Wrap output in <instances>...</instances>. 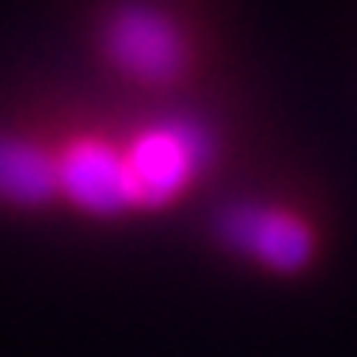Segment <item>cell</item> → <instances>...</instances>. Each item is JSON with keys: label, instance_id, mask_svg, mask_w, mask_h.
Segmentation results:
<instances>
[{"label": "cell", "instance_id": "4", "mask_svg": "<svg viewBox=\"0 0 357 357\" xmlns=\"http://www.w3.org/2000/svg\"><path fill=\"white\" fill-rule=\"evenodd\" d=\"M220 240L236 255L274 274H301L319 255V232L304 213L285 206H236L220 217Z\"/></svg>", "mask_w": 357, "mask_h": 357}, {"label": "cell", "instance_id": "1", "mask_svg": "<svg viewBox=\"0 0 357 357\" xmlns=\"http://www.w3.org/2000/svg\"><path fill=\"white\" fill-rule=\"evenodd\" d=\"M99 54L122 80L149 91L175 88L190 73V35L167 8L122 0L99 23Z\"/></svg>", "mask_w": 357, "mask_h": 357}, {"label": "cell", "instance_id": "5", "mask_svg": "<svg viewBox=\"0 0 357 357\" xmlns=\"http://www.w3.org/2000/svg\"><path fill=\"white\" fill-rule=\"evenodd\" d=\"M57 202L54 149L23 133H0V206L46 209Z\"/></svg>", "mask_w": 357, "mask_h": 357}, {"label": "cell", "instance_id": "2", "mask_svg": "<svg viewBox=\"0 0 357 357\" xmlns=\"http://www.w3.org/2000/svg\"><path fill=\"white\" fill-rule=\"evenodd\" d=\"M122 156L130 172L133 213L167 209L202 178L213 160V137L198 122L164 118L122 137Z\"/></svg>", "mask_w": 357, "mask_h": 357}, {"label": "cell", "instance_id": "3", "mask_svg": "<svg viewBox=\"0 0 357 357\" xmlns=\"http://www.w3.org/2000/svg\"><path fill=\"white\" fill-rule=\"evenodd\" d=\"M54 172H57V202L96 220L133 213L130 172L122 156V137L103 133H76L54 144Z\"/></svg>", "mask_w": 357, "mask_h": 357}]
</instances>
